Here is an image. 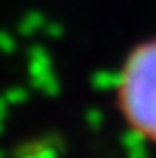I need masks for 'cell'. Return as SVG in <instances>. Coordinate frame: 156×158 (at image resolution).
Returning a JSON list of instances; mask_svg holds the SVG:
<instances>
[{
  "instance_id": "obj_1",
  "label": "cell",
  "mask_w": 156,
  "mask_h": 158,
  "mask_svg": "<svg viewBox=\"0 0 156 158\" xmlns=\"http://www.w3.org/2000/svg\"><path fill=\"white\" fill-rule=\"evenodd\" d=\"M113 98L125 129L156 148V34L127 50L115 74Z\"/></svg>"
}]
</instances>
